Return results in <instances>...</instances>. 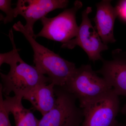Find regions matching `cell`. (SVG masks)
Instances as JSON below:
<instances>
[{"label":"cell","mask_w":126,"mask_h":126,"mask_svg":"<svg viewBox=\"0 0 126 126\" xmlns=\"http://www.w3.org/2000/svg\"><path fill=\"white\" fill-rule=\"evenodd\" d=\"M13 49L10 52L0 54V65L7 63L10 67L7 74L0 73L2 92L9 96L14 92L15 96L23 99L25 95L37 85L50 83L48 77L39 72L35 66L29 65L21 58L14 42L13 33L9 34Z\"/></svg>","instance_id":"cell-1"},{"label":"cell","mask_w":126,"mask_h":126,"mask_svg":"<svg viewBox=\"0 0 126 126\" xmlns=\"http://www.w3.org/2000/svg\"><path fill=\"white\" fill-rule=\"evenodd\" d=\"M13 28L22 33L31 45L34 52V63L39 72L47 75L50 83L55 86H65L77 69L75 64L36 42L20 21L15 23Z\"/></svg>","instance_id":"cell-2"},{"label":"cell","mask_w":126,"mask_h":126,"mask_svg":"<svg viewBox=\"0 0 126 126\" xmlns=\"http://www.w3.org/2000/svg\"><path fill=\"white\" fill-rule=\"evenodd\" d=\"M83 121L81 126H115L120 110L119 96L112 89L96 98L80 103Z\"/></svg>","instance_id":"cell-3"},{"label":"cell","mask_w":126,"mask_h":126,"mask_svg":"<svg viewBox=\"0 0 126 126\" xmlns=\"http://www.w3.org/2000/svg\"><path fill=\"white\" fill-rule=\"evenodd\" d=\"M54 107L39 120V126H80L82 110L76 104L77 98L64 87L55 86Z\"/></svg>","instance_id":"cell-4"},{"label":"cell","mask_w":126,"mask_h":126,"mask_svg":"<svg viewBox=\"0 0 126 126\" xmlns=\"http://www.w3.org/2000/svg\"><path fill=\"white\" fill-rule=\"evenodd\" d=\"M64 87L78 99L79 104L101 96L112 89L104 78L98 76L90 64L77 68Z\"/></svg>","instance_id":"cell-5"},{"label":"cell","mask_w":126,"mask_h":126,"mask_svg":"<svg viewBox=\"0 0 126 126\" xmlns=\"http://www.w3.org/2000/svg\"><path fill=\"white\" fill-rule=\"evenodd\" d=\"M82 5L81 1L76 0L73 7L64 10L58 16L52 18L45 16L41 18L43 28L35 35L34 38L43 37L63 44L75 38L79 29L76 14Z\"/></svg>","instance_id":"cell-6"},{"label":"cell","mask_w":126,"mask_h":126,"mask_svg":"<svg viewBox=\"0 0 126 126\" xmlns=\"http://www.w3.org/2000/svg\"><path fill=\"white\" fill-rule=\"evenodd\" d=\"M92 12V7H88L82 13V21L79 26L76 37L63 43L61 47L73 49L79 46L82 48L88 56L90 61L94 63L103 60L101 52L108 49L107 45L103 42L96 30L94 27L89 18Z\"/></svg>","instance_id":"cell-7"},{"label":"cell","mask_w":126,"mask_h":126,"mask_svg":"<svg viewBox=\"0 0 126 126\" xmlns=\"http://www.w3.org/2000/svg\"><path fill=\"white\" fill-rule=\"evenodd\" d=\"M68 3L67 0H19L14 9V16L20 15L24 17L25 28L34 37V25L37 20L50 12L66 7Z\"/></svg>","instance_id":"cell-8"},{"label":"cell","mask_w":126,"mask_h":126,"mask_svg":"<svg viewBox=\"0 0 126 126\" xmlns=\"http://www.w3.org/2000/svg\"><path fill=\"white\" fill-rule=\"evenodd\" d=\"M112 56V60H103L102 67L96 72L102 75L118 96L126 97V51L114 50Z\"/></svg>","instance_id":"cell-9"},{"label":"cell","mask_w":126,"mask_h":126,"mask_svg":"<svg viewBox=\"0 0 126 126\" xmlns=\"http://www.w3.org/2000/svg\"><path fill=\"white\" fill-rule=\"evenodd\" d=\"M111 1L104 0L96 5L97 11L94 19L95 29L105 44L115 43L114 27L115 20L118 16L116 7L111 4Z\"/></svg>","instance_id":"cell-10"},{"label":"cell","mask_w":126,"mask_h":126,"mask_svg":"<svg viewBox=\"0 0 126 126\" xmlns=\"http://www.w3.org/2000/svg\"><path fill=\"white\" fill-rule=\"evenodd\" d=\"M55 87V85L52 83L39 84L26 94L23 99L29 101L34 110L44 116L50 111L55 104L56 97Z\"/></svg>","instance_id":"cell-11"},{"label":"cell","mask_w":126,"mask_h":126,"mask_svg":"<svg viewBox=\"0 0 126 126\" xmlns=\"http://www.w3.org/2000/svg\"><path fill=\"white\" fill-rule=\"evenodd\" d=\"M4 102L8 110L14 116L15 126H39L38 120L30 110L24 107L22 99L16 96L4 95Z\"/></svg>","instance_id":"cell-12"},{"label":"cell","mask_w":126,"mask_h":126,"mask_svg":"<svg viewBox=\"0 0 126 126\" xmlns=\"http://www.w3.org/2000/svg\"><path fill=\"white\" fill-rule=\"evenodd\" d=\"M2 87L0 85V126H12L9 120V110L5 104Z\"/></svg>","instance_id":"cell-13"},{"label":"cell","mask_w":126,"mask_h":126,"mask_svg":"<svg viewBox=\"0 0 126 126\" xmlns=\"http://www.w3.org/2000/svg\"><path fill=\"white\" fill-rule=\"evenodd\" d=\"M0 9L6 14V16L3 19L4 24H6L13 21L15 18L14 9L11 7V0H0Z\"/></svg>","instance_id":"cell-14"},{"label":"cell","mask_w":126,"mask_h":126,"mask_svg":"<svg viewBox=\"0 0 126 126\" xmlns=\"http://www.w3.org/2000/svg\"><path fill=\"white\" fill-rule=\"evenodd\" d=\"M116 7L118 11V16L126 22V0L120 1Z\"/></svg>","instance_id":"cell-15"},{"label":"cell","mask_w":126,"mask_h":126,"mask_svg":"<svg viewBox=\"0 0 126 126\" xmlns=\"http://www.w3.org/2000/svg\"><path fill=\"white\" fill-rule=\"evenodd\" d=\"M121 112L122 114H123L125 116L126 119V103L122 108Z\"/></svg>","instance_id":"cell-16"},{"label":"cell","mask_w":126,"mask_h":126,"mask_svg":"<svg viewBox=\"0 0 126 126\" xmlns=\"http://www.w3.org/2000/svg\"><path fill=\"white\" fill-rule=\"evenodd\" d=\"M115 126H126V123L125 124H122V123H119L117 122Z\"/></svg>","instance_id":"cell-17"}]
</instances>
